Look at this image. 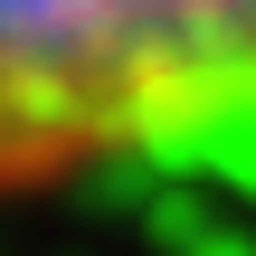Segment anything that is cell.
<instances>
[{
  "instance_id": "cell-1",
  "label": "cell",
  "mask_w": 256,
  "mask_h": 256,
  "mask_svg": "<svg viewBox=\"0 0 256 256\" xmlns=\"http://www.w3.org/2000/svg\"><path fill=\"white\" fill-rule=\"evenodd\" d=\"M238 114H256V0H0V190Z\"/></svg>"
}]
</instances>
